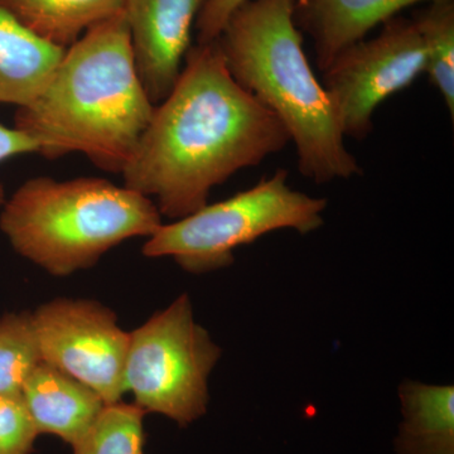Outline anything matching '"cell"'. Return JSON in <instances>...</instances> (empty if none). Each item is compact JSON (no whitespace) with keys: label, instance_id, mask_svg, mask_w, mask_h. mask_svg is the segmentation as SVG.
I'll return each instance as SVG.
<instances>
[{"label":"cell","instance_id":"cell-9","mask_svg":"<svg viewBox=\"0 0 454 454\" xmlns=\"http://www.w3.org/2000/svg\"><path fill=\"white\" fill-rule=\"evenodd\" d=\"M205 0H125L134 64L154 106L177 82Z\"/></svg>","mask_w":454,"mask_h":454},{"label":"cell","instance_id":"cell-20","mask_svg":"<svg viewBox=\"0 0 454 454\" xmlns=\"http://www.w3.org/2000/svg\"><path fill=\"white\" fill-rule=\"evenodd\" d=\"M38 146L27 134L17 128L0 124V163L18 155L37 153ZM7 201L4 186L0 184V207Z\"/></svg>","mask_w":454,"mask_h":454},{"label":"cell","instance_id":"cell-6","mask_svg":"<svg viewBox=\"0 0 454 454\" xmlns=\"http://www.w3.org/2000/svg\"><path fill=\"white\" fill-rule=\"evenodd\" d=\"M221 348L195 321L188 294L130 333L122 387L145 413L187 427L207 411L208 378Z\"/></svg>","mask_w":454,"mask_h":454},{"label":"cell","instance_id":"cell-10","mask_svg":"<svg viewBox=\"0 0 454 454\" xmlns=\"http://www.w3.org/2000/svg\"><path fill=\"white\" fill-rule=\"evenodd\" d=\"M438 0H292L293 20L313 41L316 64L325 71L342 51L365 40L376 27L404 9Z\"/></svg>","mask_w":454,"mask_h":454},{"label":"cell","instance_id":"cell-1","mask_svg":"<svg viewBox=\"0 0 454 454\" xmlns=\"http://www.w3.org/2000/svg\"><path fill=\"white\" fill-rule=\"evenodd\" d=\"M288 143L282 121L229 73L217 41L197 43L121 175L162 216L179 220L207 205L212 188Z\"/></svg>","mask_w":454,"mask_h":454},{"label":"cell","instance_id":"cell-19","mask_svg":"<svg viewBox=\"0 0 454 454\" xmlns=\"http://www.w3.org/2000/svg\"><path fill=\"white\" fill-rule=\"evenodd\" d=\"M247 0H205L196 20L197 43L217 41L227 20Z\"/></svg>","mask_w":454,"mask_h":454},{"label":"cell","instance_id":"cell-12","mask_svg":"<svg viewBox=\"0 0 454 454\" xmlns=\"http://www.w3.org/2000/svg\"><path fill=\"white\" fill-rule=\"evenodd\" d=\"M64 53L0 2V104L29 106L46 88Z\"/></svg>","mask_w":454,"mask_h":454},{"label":"cell","instance_id":"cell-14","mask_svg":"<svg viewBox=\"0 0 454 454\" xmlns=\"http://www.w3.org/2000/svg\"><path fill=\"white\" fill-rule=\"evenodd\" d=\"M42 40L68 49L92 27L124 9L125 0H0Z\"/></svg>","mask_w":454,"mask_h":454},{"label":"cell","instance_id":"cell-13","mask_svg":"<svg viewBox=\"0 0 454 454\" xmlns=\"http://www.w3.org/2000/svg\"><path fill=\"white\" fill-rule=\"evenodd\" d=\"M404 422L397 454H454V387L405 381L400 385Z\"/></svg>","mask_w":454,"mask_h":454},{"label":"cell","instance_id":"cell-17","mask_svg":"<svg viewBox=\"0 0 454 454\" xmlns=\"http://www.w3.org/2000/svg\"><path fill=\"white\" fill-rule=\"evenodd\" d=\"M42 363L32 313H8L0 318V394H22Z\"/></svg>","mask_w":454,"mask_h":454},{"label":"cell","instance_id":"cell-16","mask_svg":"<svg viewBox=\"0 0 454 454\" xmlns=\"http://www.w3.org/2000/svg\"><path fill=\"white\" fill-rule=\"evenodd\" d=\"M145 414L134 403L106 404L86 434L74 444V454H146Z\"/></svg>","mask_w":454,"mask_h":454},{"label":"cell","instance_id":"cell-8","mask_svg":"<svg viewBox=\"0 0 454 454\" xmlns=\"http://www.w3.org/2000/svg\"><path fill=\"white\" fill-rule=\"evenodd\" d=\"M42 361L97 391L106 404L121 402L130 333L98 301L57 298L32 313Z\"/></svg>","mask_w":454,"mask_h":454},{"label":"cell","instance_id":"cell-18","mask_svg":"<svg viewBox=\"0 0 454 454\" xmlns=\"http://www.w3.org/2000/svg\"><path fill=\"white\" fill-rule=\"evenodd\" d=\"M38 435L22 394H0V454H31Z\"/></svg>","mask_w":454,"mask_h":454},{"label":"cell","instance_id":"cell-2","mask_svg":"<svg viewBox=\"0 0 454 454\" xmlns=\"http://www.w3.org/2000/svg\"><path fill=\"white\" fill-rule=\"evenodd\" d=\"M154 107L134 64L122 11L65 50L46 88L18 107L14 128L47 160L80 153L98 168L121 173Z\"/></svg>","mask_w":454,"mask_h":454},{"label":"cell","instance_id":"cell-7","mask_svg":"<svg viewBox=\"0 0 454 454\" xmlns=\"http://www.w3.org/2000/svg\"><path fill=\"white\" fill-rule=\"evenodd\" d=\"M426 73V52L413 20L400 16L381 26L376 37L357 42L322 71L345 138L364 140L375 110Z\"/></svg>","mask_w":454,"mask_h":454},{"label":"cell","instance_id":"cell-4","mask_svg":"<svg viewBox=\"0 0 454 454\" xmlns=\"http://www.w3.org/2000/svg\"><path fill=\"white\" fill-rule=\"evenodd\" d=\"M162 223L153 200L98 177L28 179L0 212L12 247L53 277L94 267L113 247L148 239Z\"/></svg>","mask_w":454,"mask_h":454},{"label":"cell","instance_id":"cell-5","mask_svg":"<svg viewBox=\"0 0 454 454\" xmlns=\"http://www.w3.org/2000/svg\"><path fill=\"white\" fill-rule=\"evenodd\" d=\"M277 169L255 186L170 223H162L143 247L146 258H172L191 274L210 273L234 262V252L277 230L309 234L324 225L327 200L288 184Z\"/></svg>","mask_w":454,"mask_h":454},{"label":"cell","instance_id":"cell-11","mask_svg":"<svg viewBox=\"0 0 454 454\" xmlns=\"http://www.w3.org/2000/svg\"><path fill=\"white\" fill-rule=\"evenodd\" d=\"M22 396L38 433L56 435L71 447L106 404L88 385L43 361L26 381Z\"/></svg>","mask_w":454,"mask_h":454},{"label":"cell","instance_id":"cell-3","mask_svg":"<svg viewBox=\"0 0 454 454\" xmlns=\"http://www.w3.org/2000/svg\"><path fill=\"white\" fill-rule=\"evenodd\" d=\"M217 43L235 82L282 121L304 177L322 184L363 175L304 53L292 0H247L227 20Z\"/></svg>","mask_w":454,"mask_h":454},{"label":"cell","instance_id":"cell-15","mask_svg":"<svg viewBox=\"0 0 454 454\" xmlns=\"http://www.w3.org/2000/svg\"><path fill=\"white\" fill-rule=\"evenodd\" d=\"M426 52V73L454 119V0L427 3L414 12Z\"/></svg>","mask_w":454,"mask_h":454}]
</instances>
